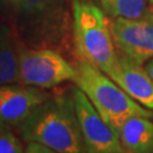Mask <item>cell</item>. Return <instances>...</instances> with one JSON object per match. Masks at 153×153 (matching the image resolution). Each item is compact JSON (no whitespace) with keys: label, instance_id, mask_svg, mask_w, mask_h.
<instances>
[{"label":"cell","instance_id":"obj_1","mask_svg":"<svg viewBox=\"0 0 153 153\" xmlns=\"http://www.w3.org/2000/svg\"><path fill=\"white\" fill-rule=\"evenodd\" d=\"M26 142H39L58 153L85 152L73 95L49 97L19 126Z\"/></svg>","mask_w":153,"mask_h":153},{"label":"cell","instance_id":"obj_2","mask_svg":"<svg viewBox=\"0 0 153 153\" xmlns=\"http://www.w3.org/2000/svg\"><path fill=\"white\" fill-rule=\"evenodd\" d=\"M73 40L79 59L98 67L107 75L118 58L110 22L97 4L88 0H73Z\"/></svg>","mask_w":153,"mask_h":153},{"label":"cell","instance_id":"obj_3","mask_svg":"<svg viewBox=\"0 0 153 153\" xmlns=\"http://www.w3.org/2000/svg\"><path fill=\"white\" fill-rule=\"evenodd\" d=\"M77 75L74 83L117 133L124 121L135 116L153 117L151 109L143 107L131 98L105 73L85 60L75 65Z\"/></svg>","mask_w":153,"mask_h":153},{"label":"cell","instance_id":"obj_4","mask_svg":"<svg viewBox=\"0 0 153 153\" xmlns=\"http://www.w3.org/2000/svg\"><path fill=\"white\" fill-rule=\"evenodd\" d=\"M25 41L53 45L64 41L68 26L65 0H4Z\"/></svg>","mask_w":153,"mask_h":153},{"label":"cell","instance_id":"obj_5","mask_svg":"<svg viewBox=\"0 0 153 153\" xmlns=\"http://www.w3.org/2000/svg\"><path fill=\"white\" fill-rule=\"evenodd\" d=\"M77 71L62 56L48 48L19 50L18 83L39 88H51L75 81Z\"/></svg>","mask_w":153,"mask_h":153},{"label":"cell","instance_id":"obj_6","mask_svg":"<svg viewBox=\"0 0 153 153\" xmlns=\"http://www.w3.org/2000/svg\"><path fill=\"white\" fill-rule=\"evenodd\" d=\"M116 49L140 65L153 58V8L134 18L116 17L110 22Z\"/></svg>","mask_w":153,"mask_h":153},{"label":"cell","instance_id":"obj_7","mask_svg":"<svg viewBox=\"0 0 153 153\" xmlns=\"http://www.w3.org/2000/svg\"><path fill=\"white\" fill-rule=\"evenodd\" d=\"M73 100L86 152H126L121 145L118 133L104 120L82 90L78 88L73 90Z\"/></svg>","mask_w":153,"mask_h":153},{"label":"cell","instance_id":"obj_8","mask_svg":"<svg viewBox=\"0 0 153 153\" xmlns=\"http://www.w3.org/2000/svg\"><path fill=\"white\" fill-rule=\"evenodd\" d=\"M50 95L39 88L21 83L0 85V119L9 126H19Z\"/></svg>","mask_w":153,"mask_h":153},{"label":"cell","instance_id":"obj_9","mask_svg":"<svg viewBox=\"0 0 153 153\" xmlns=\"http://www.w3.org/2000/svg\"><path fill=\"white\" fill-rule=\"evenodd\" d=\"M108 76L141 105L153 110V79L143 65L119 52L115 67Z\"/></svg>","mask_w":153,"mask_h":153},{"label":"cell","instance_id":"obj_10","mask_svg":"<svg viewBox=\"0 0 153 153\" xmlns=\"http://www.w3.org/2000/svg\"><path fill=\"white\" fill-rule=\"evenodd\" d=\"M118 136L126 152L153 153V121L150 117L127 119L118 129Z\"/></svg>","mask_w":153,"mask_h":153},{"label":"cell","instance_id":"obj_11","mask_svg":"<svg viewBox=\"0 0 153 153\" xmlns=\"http://www.w3.org/2000/svg\"><path fill=\"white\" fill-rule=\"evenodd\" d=\"M18 56L10 28L0 23V85L18 83Z\"/></svg>","mask_w":153,"mask_h":153},{"label":"cell","instance_id":"obj_12","mask_svg":"<svg viewBox=\"0 0 153 153\" xmlns=\"http://www.w3.org/2000/svg\"><path fill=\"white\" fill-rule=\"evenodd\" d=\"M95 4L111 18H134L143 15L150 8L151 0H94Z\"/></svg>","mask_w":153,"mask_h":153},{"label":"cell","instance_id":"obj_13","mask_svg":"<svg viewBox=\"0 0 153 153\" xmlns=\"http://www.w3.org/2000/svg\"><path fill=\"white\" fill-rule=\"evenodd\" d=\"M24 151L23 143L9 127L0 131V153H22Z\"/></svg>","mask_w":153,"mask_h":153},{"label":"cell","instance_id":"obj_14","mask_svg":"<svg viewBox=\"0 0 153 153\" xmlns=\"http://www.w3.org/2000/svg\"><path fill=\"white\" fill-rule=\"evenodd\" d=\"M27 146L25 148V151L28 153H51L53 152L51 149L45 146L44 144L39 142H27Z\"/></svg>","mask_w":153,"mask_h":153},{"label":"cell","instance_id":"obj_15","mask_svg":"<svg viewBox=\"0 0 153 153\" xmlns=\"http://www.w3.org/2000/svg\"><path fill=\"white\" fill-rule=\"evenodd\" d=\"M143 66H144V68H145L146 73L150 75V77L153 79V58L152 59H150L149 61H146Z\"/></svg>","mask_w":153,"mask_h":153},{"label":"cell","instance_id":"obj_16","mask_svg":"<svg viewBox=\"0 0 153 153\" xmlns=\"http://www.w3.org/2000/svg\"><path fill=\"white\" fill-rule=\"evenodd\" d=\"M7 127H9V125H7L5 121H2L1 119H0V131H4L5 128H7Z\"/></svg>","mask_w":153,"mask_h":153},{"label":"cell","instance_id":"obj_17","mask_svg":"<svg viewBox=\"0 0 153 153\" xmlns=\"http://www.w3.org/2000/svg\"><path fill=\"white\" fill-rule=\"evenodd\" d=\"M152 4H153V0H151V5H152Z\"/></svg>","mask_w":153,"mask_h":153},{"label":"cell","instance_id":"obj_18","mask_svg":"<svg viewBox=\"0 0 153 153\" xmlns=\"http://www.w3.org/2000/svg\"><path fill=\"white\" fill-rule=\"evenodd\" d=\"M152 5H153V4H152Z\"/></svg>","mask_w":153,"mask_h":153}]
</instances>
